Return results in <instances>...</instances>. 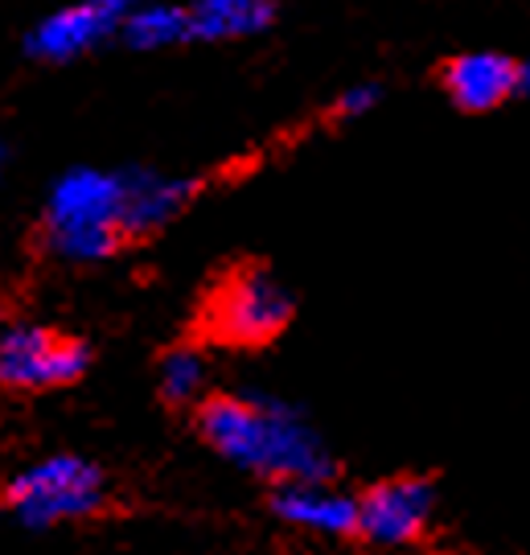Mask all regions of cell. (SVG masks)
Returning <instances> with one entry per match:
<instances>
[{
	"mask_svg": "<svg viewBox=\"0 0 530 555\" xmlns=\"http://www.w3.org/2000/svg\"><path fill=\"white\" fill-rule=\"evenodd\" d=\"M197 437L231 469L259 477L272 490L296 481H337L329 440L296 403L280 396L215 391L197 403Z\"/></svg>",
	"mask_w": 530,
	"mask_h": 555,
	"instance_id": "6da1fadb",
	"label": "cell"
},
{
	"mask_svg": "<svg viewBox=\"0 0 530 555\" xmlns=\"http://www.w3.org/2000/svg\"><path fill=\"white\" fill-rule=\"evenodd\" d=\"M119 243V173L70 169L46 198V247L66 263H99Z\"/></svg>",
	"mask_w": 530,
	"mask_h": 555,
	"instance_id": "7a4b0ae2",
	"label": "cell"
},
{
	"mask_svg": "<svg viewBox=\"0 0 530 555\" xmlns=\"http://www.w3.org/2000/svg\"><path fill=\"white\" fill-rule=\"evenodd\" d=\"M296 318V297L263 263H238L218 280L202 309V325L218 346L259 350L284 334Z\"/></svg>",
	"mask_w": 530,
	"mask_h": 555,
	"instance_id": "3957f363",
	"label": "cell"
},
{
	"mask_svg": "<svg viewBox=\"0 0 530 555\" xmlns=\"http://www.w3.org/2000/svg\"><path fill=\"white\" fill-rule=\"evenodd\" d=\"M4 506L34 531L59 527V522H82L107 506V477L87 456H46L4 486Z\"/></svg>",
	"mask_w": 530,
	"mask_h": 555,
	"instance_id": "277c9868",
	"label": "cell"
},
{
	"mask_svg": "<svg viewBox=\"0 0 530 555\" xmlns=\"http://www.w3.org/2000/svg\"><path fill=\"white\" fill-rule=\"evenodd\" d=\"M440 527V486L428 474H395L358 494V539L383 552L424 547Z\"/></svg>",
	"mask_w": 530,
	"mask_h": 555,
	"instance_id": "5b68a950",
	"label": "cell"
},
{
	"mask_svg": "<svg viewBox=\"0 0 530 555\" xmlns=\"http://www.w3.org/2000/svg\"><path fill=\"white\" fill-rule=\"evenodd\" d=\"M91 366V350L79 337L54 334L46 325H13L0 334V387L50 391L79 383Z\"/></svg>",
	"mask_w": 530,
	"mask_h": 555,
	"instance_id": "8992f818",
	"label": "cell"
},
{
	"mask_svg": "<svg viewBox=\"0 0 530 555\" xmlns=\"http://www.w3.org/2000/svg\"><path fill=\"white\" fill-rule=\"evenodd\" d=\"M436 82H440V91L449 95V103L456 112L486 116V112H497L510 95H518L522 66L510 54L473 50V54H452V59L440 62Z\"/></svg>",
	"mask_w": 530,
	"mask_h": 555,
	"instance_id": "52a82bcc",
	"label": "cell"
},
{
	"mask_svg": "<svg viewBox=\"0 0 530 555\" xmlns=\"http://www.w3.org/2000/svg\"><path fill=\"white\" fill-rule=\"evenodd\" d=\"M272 515L313 539H358V494L337 481H296L275 486L268 498Z\"/></svg>",
	"mask_w": 530,
	"mask_h": 555,
	"instance_id": "ba28073f",
	"label": "cell"
},
{
	"mask_svg": "<svg viewBox=\"0 0 530 555\" xmlns=\"http://www.w3.org/2000/svg\"><path fill=\"white\" fill-rule=\"evenodd\" d=\"M194 190V181L165 178V173H148V169L119 173V238H140L160 231L165 222L185 210Z\"/></svg>",
	"mask_w": 530,
	"mask_h": 555,
	"instance_id": "9c48e42d",
	"label": "cell"
},
{
	"mask_svg": "<svg viewBox=\"0 0 530 555\" xmlns=\"http://www.w3.org/2000/svg\"><path fill=\"white\" fill-rule=\"evenodd\" d=\"M119 21L112 13H103L91 0H75L59 13L41 17L34 25V34L25 38V50L38 62H75L79 54H87L91 46L107 38Z\"/></svg>",
	"mask_w": 530,
	"mask_h": 555,
	"instance_id": "30bf717a",
	"label": "cell"
},
{
	"mask_svg": "<svg viewBox=\"0 0 530 555\" xmlns=\"http://www.w3.org/2000/svg\"><path fill=\"white\" fill-rule=\"evenodd\" d=\"M275 17V0H197L190 9V38L231 41L263 34Z\"/></svg>",
	"mask_w": 530,
	"mask_h": 555,
	"instance_id": "8fae6325",
	"label": "cell"
},
{
	"mask_svg": "<svg viewBox=\"0 0 530 555\" xmlns=\"http://www.w3.org/2000/svg\"><path fill=\"white\" fill-rule=\"evenodd\" d=\"M160 399L173 408H197L210 387V362L197 346H173L160 358Z\"/></svg>",
	"mask_w": 530,
	"mask_h": 555,
	"instance_id": "7c38bea8",
	"label": "cell"
},
{
	"mask_svg": "<svg viewBox=\"0 0 530 555\" xmlns=\"http://www.w3.org/2000/svg\"><path fill=\"white\" fill-rule=\"evenodd\" d=\"M124 38L137 50H165L190 38V13L177 4H140L124 17Z\"/></svg>",
	"mask_w": 530,
	"mask_h": 555,
	"instance_id": "4fadbf2b",
	"label": "cell"
},
{
	"mask_svg": "<svg viewBox=\"0 0 530 555\" xmlns=\"http://www.w3.org/2000/svg\"><path fill=\"white\" fill-rule=\"evenodd\" d=\"M374 103H378V87L366 82V87H350L341 100H337L334 116L337 119H350V116H362V112H371Z\"/></svg>",
	"mask_w": 530,
	"mask_h": 555,
	"instance_id": "5bb4252c",
	"label": "cell"
},
{
	"mask_svg": "<svg viewBox=\"0 0 530 555\" xmlns=\"http://www.w3.org/2000/svg\"><path fill=\"white\" fill-rule=\"evenodd\" d=\"M91 4H99L103 13H112V17H116V21H124V17H128V13H132V9H140L144 0H91Z\"/></svg>",
	"mask_w": 530,
	"mask_h": 555,
	"instance_id": "9a60e30c",
	"label": "cell"
},
{
	"mask_svg": "<svg viewBox=\"0 0 530 555\" xmlns=\"http://www.w3.org/2000/svg\"><path fill=\"white\" fill-rule=\"evenodd\" d=\"M518 91H530V66H522V82H518Z\"/></svg>",
	"mask_w": 530,
	"mask_h": 555,
	"instance_id": "2e32d148",
	"label": "cell"
},
{
	"mask_svg": "<svg viewBox=\"0 0 530 555\" xmlns=\"http://www.w3.org/2000/svg\"><path fill=\"white\" fill-rule=\"evenodd\" d=\"M4 160L9 157H4V149H0V178H4Z\"/></svg>",
	"mask_w": 530,
	"mask_h": 555,
	"instance_id": "e0dca14e",
	"label": "cell"
}]
</instances>
